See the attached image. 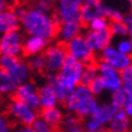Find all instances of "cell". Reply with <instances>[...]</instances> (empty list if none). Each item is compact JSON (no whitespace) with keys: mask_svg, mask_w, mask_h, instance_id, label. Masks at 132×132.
Wrapping results in <instances>:
<instances>
[{"mask_svg":"<svg viewBox=\"0 0 132 132\" xmlns=\"http://www.w3.org/2000/svg\"><path fill=\"white\" fill-rule=\"evenodd\" d=\"M105 5L104 0H85L80 10L81 23L87 26L95 18L104 17Z\"/></svg>","mask_w":132,"mask_h":132,"instance_id":"14","label":"cell"},{"mask_svg":"<svg viewBox=\"0 0 132 132\" xmlns=\"http://www.w3.org/2000/svg\"><path fill=\"white\" fill-rule=\"evenodd\" d=\"M5 112H6L5 115L13 124L21 125V126H32L39 119L38 110L29 107L28 104L16 100L15 97H11L9 100Z\"/></svg>","mask_w":132,"mask_h":132,"instance_id":"4","label":"cell"},{"mask_svg":"<svg viewBox=\"0 0 132 132\" xmlns=\"http://www.w3.org/2000/svg\"><path fill=\"white\" fill-rule=\"evenodd\" d=\"M63 107L68 114H74L81 120H86L93 116L100 107V103L88 86L80 84L67 97L63 102Z\"/></svg>","mask_w":132,"mask_h":132,"instance_id":"3","label":"cell"},{"mask_svg":"<svg viewBox=\"0 0 132 132\" xmlns=\"http://www.w3.org/2000/svg\"><path fill=\"white\" fill-rule=\"evenodd\" d=\"M130 132H132V124H131V131H130Z\"/></svg>","mask_w":132,"mask_h":132,"instance_id":"43","label":"cell"},{"mask_svg":"<svg viewBox=\"0 0 132 132\" xmlns=\"http://www.w3.org/2000/svg\"><path fill=\"white\" fill-rule=\"evenodd\" d=\"M124 110H125V113L127 114L128 118H130V119L132 120V105H128V107H126Z\"/></svg>","mask_w":132,"mask_h":132,"instance_id":"40","label":"cell"},{"mask_svg":"<svg viewBox=\"0 0 132 132\" xmlns=\"http://www.w3.org/2000/svg\"><path fill=\"white\" fill-rule=\"evenodd\" d=\"M85 0H56L55 1V17L58 23L80 22V10Z\"/></svg>","mask_w":132,"mask_h":132,"instance_id":"7","label":"cell"},{"mask_svg":"<svg viewBox=\"0 0 132 132\" xmlns=\"http://www.w3.org/2000/svg\"><path fill=\"white\" fill-rule=\"evenodd\" d=\"M118 110H119V108L113 103L112 101L104 102V103L100 104L97 112L95 113L93 116H91V118L96 119L97 121H100L101 124L108 126V124L112 121V119L114 118V115H115L116 113H118Z\"/></svg>","mask_w":132,"mask_h":132,"instance_id":"20","label":"cell"},{"mask_svg":"<svg viewBox=\"0 0 132 132\" xmlns=\"http://www.w3.org/2000/svg\"><path fill=\"white\" fill-rule=\"evenodd\" d=\"M82 26L80 22H67V23H60L58 33H57V40L62 44H68L74 38L81 35Z\"/></svg>","mask_w":132,"mask_h":132,"instance_id":"17","label":"cell"},{"mask_svg":"<svg viewBox=\"0 0 132 132\" xmlns=\"http://www.w3.org/2000/svg\"><path fill=\"white\" fill-rule=\"evenodd\" d=\"M100 61L109 64L110 67L118 69L120 72H122V70H125L126 68L132 65L131 56H126L124 53H121L115 47V45H110V46H108L105 50L101 52Z\"/></svg>","mask_w":132,"mask_h":132,"instance_id":"11","label":"cell"},{"mask_svg":"<svg viewBox=\"0 0 132 132\" xmlns=\"http://www.w3.org/2000/svg\"><path fill=\"white\" fill-rule=\"evenodd\" d=\"M110 27V21L105 17H98L91 21L90 23L86 26V29L88 30H93V32H104V30H109Z\"/></svg>","mask_w":132,"mask_h":132,"instance_id":"27","label":"cell"},{"mask_svg":"<svg viewBox=\"0 0 132 132\" xmlns=\"http://www.w3.org/2000/svg\"><path fill=\"white\" fill-rule=\"evenodd\" d=\"M60 23L55 17V13L36 10L33 5H28V7L21 18V28L27 35L39 36L48 43L57 38Z\"/></svg>","mask_w":132,"mask_h":132,"instance_id":"2","label":"cell"},{"mask_svg":"<svg viewBox=\"0 0 132 132\" xmlns=\"http://www.w3.org/2000/svg\"><path fill=\"white\" fill-rule=\"evenodd\" d=\"M125 24H126V28H127V36L132 40V12L125 15Z\"/></svg>","mask_w":132,"mask_h":132,"instance_id":"37","label":"cell"},{"mask_svg":"<svg viewBox=\"0 0 132 132\" xmlns=\"http://www.w3.org/2000/svg\"><path fill=\"white\" fill-rule=\"evenodd\" d=\"M28 64L33 73L46 72V60L44 55H38L28 58Z\"/></svg>","mask_w":132,"mask_h":132,"instance_id":"26","label":"cell"},{"mask_svg":"<svg viewBox=\"0 0 132 132\" xmlns=\"http://www.w3.org/2000/svg\"><path fill=\"white\" fill-rule=\"evenodd\" d=\"M126 1H127V3H128V1H130V0H126Z\"/></svg>","mask_w":132,"mask_h":132,"instance_id":"45","label":"cell"},{"mask_svg":"<svg viewBox=\"0 0 132 132\" xmlns=\"http://www.w3.org/2000/svg\"><path fill=\"white\" fill-rule=\"evenodd\" d=\"M110 101L119 109H125L128 105H132V93L126 88H121L110 96Z\"/></svg>","mask_w":132,"mask_h":132,"instance_id":"24","label":"cell"},{"mask_svg":"<svg viewBox=\"0 0 132 132\" xmlns=\"http://www.w3.org/2000/svg\"><path fill=\"white\" fill-rule=\"evenodd\" d=\"M115 47L126 56H131L132 53V40L126 36V38H121L118 39V41L115 43Z\"/></svg>","mask_w":132,"mask_h":132,"instance_id":"31","label":"cell"},{"mask_svg":"<svg viewBox=\"0 0 132 132\" xmlns=\"http://www.w3.org/2000/svg\"><path fill=\"white\" fill-rule=\"evenodd\" d=\"M21 28V18L13 11L12 7L5 9L0 11V32L1 34L5 33L17 32Z\"/></svg>","mask_w":132,"mask_h":132,"instance_id":"16","label":"cell"},{"mask_svg":"<svg viewBox=\"0 0 132 132\" xmlns=\"http://www.w3.org/2000/svg\"><path fill=\"white\" fill-rule=\"evenodd\" d=\"M39 101H40L41 109L55 108V107H58V103H60L56 91L46 81H44L39 86Z\"/></svg>","mask_w":132,"mask_h":132,"instance_id":"18","label":"cell"},{"mask_svg":"<svg viewBox=\"0 0 132 132\" xmlns=\"http://www.w3.org/2000/svg\"><path fill=\"white\" fill-rule=\"evenodd\" d=\"M0 70L7 73L18 85L29 81L33 73L28 64V61H24L22 57L17 58L10 56L0 57Z\"/></svg>","mask_w":132,"mask_h":132,"instance_id":"5","label":"cell"},{"mask_svg":"<svg viewBox=\"0 0 132 132\" xmlns=\"http://www.w3.org/2000/svg\"><path fill=\"white\" fill-rule=\"evenodd\" d=\"M15 125L6 115L0 116V132H12Z\"/></svg>","mask_w":132,"mask_h":132,"instance_id":"35","label":"cell"},{"mask_svg":"<svg viewBox=\"0 0 132 132\" xmlns=\"http://www.w3.org/2000/svg\"><path fill=\"white\" fill-rule=\"evenodd\" d=\"M88 88H90V91L92 92V95H93L95 97L100 96V95H102V93L105 91V87H104L103 81H102V79H101L100 76L96 78L91 84L88 85Z\"/></svg>","mask_w":132,"mask_h":132,"instance_id":"33","label":"cell"},{"mask_svg":"<svg viewBox=\"0 0 132 132\" xmlns=\"http://www.w3.org/2000/svg\"><path fill=\"white\" fill-rule=\"evenodd\" d=\"M65 47H67L69 56L78 60L81 63L88 64L95 62V53L87 45L84 34L76 36L72 41H69L68 44H65Z\"/></svg>","mask_w":132,"mask_h":132,"instance_id":"10","label":"cell"},{"mask_svg":"<svg viewBox=\"0 0 132 132\" xmlns=\"http://www.w3.org/2000/svg\"><path fill=\"white\" fill-rule=\"evenodd\" d=\"M84 126L86 132H108L105 125L101 124L100 121H97L93 118H88L84 120Z\"/></svg>","mask_w":132,"mask_h":132,"instance_id":"30","label":"cell"},{"mask_svg":"<svg viewBox=\"0 0 132 132\" xmlns=\"http://www.w3.org/2000/svg\"><path fill=\"white\" fill-rule=\"evenodd\" d=\"M109 30L112 33L113 38H126L127 36V28H126V24L125 22H110V27H109Z\"/></svg>","mask_w":132,"mask_h":132,"instance_id":"29","label":"cell"},{"mask_svg":"<svg viewBox=\"0 0 132 132\" xmlns=\"http://www.w3.org/2000/svg\"><path fill=\"white\" fill-rule=\"evenodd\" d=\"M32 130H33V132H58V130L52 127L51 125H48L47 122H45L41 118H39L32 125Z\"/></svg>","mask_w":132,"mask_h":132,"instance_id":"32","label":"cell"},{"mask_svg":"<svg viewBox=\"0 0 132 132\" xmlns=\"http://www.w3.org/2000/svg\"><path fill=\"white\" fill-rule=\"evenodd\" d=\"M58 132H86L84 122L74 114H65Z\"/></svg>","mask_w":132,"mask_h":132,"instance_id":"22","label":"cell"},{"mask_svg":"<svg viewBox=\"0 0 132 132\" xmlns=\"http://www.w3.org/2000/svg\"><path fill=\"white\" fill-rule=\"evenodd\" d=\"M23 1H32V3H36V1H51V3H55L56 0H23Z\"/></svg>","mask_w":132,"mask_h":132,"instance_id":"41","label":"cell"},{"mask_svg":"<svg viewBox=\"0 0 132 132\" xmlns=\"http://www.w3.org/2000/svg\"><path fill=\"white\" fill-rule=\"evenodd\" d=\"M13 97L16 100L28 104L35 110H41L40 101H39V86H36L33 81H27L17 87Z\"/></svg>","mask_w":132,"mask_h":132,"instance_id":"12","label":"cell"},{"mask_svg":"<svg viewBox=\"0 0 132 132\" xmlns=\"http://www.w3.org/2000/svg\"><path fill=\"white\" fill-rule=\"evenodd\" d=\"M97 65H98V76L103 81L105 91L113 95L122 88L124 84H122V76L120 70L113 68L102 61H98Z\"/></svg>","mask_w":132,"mask_h":132,"instance_id":"9","label":"cell"},{"mask_svg":"<svg viewBox=\"0 0 132 132\" xmlns=\"http://www.w3.org/2000/svg\"><path fill=\"white\" fill-rule=\"evenodd\" d=\"M47 40H45L43 38L39 36H32L27 35L24 36V43H23V56L30 57L38 56V55H44L46 48L48 46Z\"/></svg>","mask_w":132,"mask_h":132,"instance_id":"15","label":"cell"},{"mask_svg":"<svg viewBox=\"0 0 132 132\" xmlns=\"http://www.w3.org/2000/svg\"><path fill=\"white\" fill-rule=\"evenodd\" d=\"M131 60H132V53H131Z\"/></svg>","mask_w":132,"mask_h":132,"instance_id":"44","label":"cell"},{"mask_svg":"<svg viewBox=\"0 0 132 132\" xmlns=\"http://www.w3.org/2000/svg\"><path fill=\"white\" fill-rule=\"evenodd\" d=\"M128 4H130V6H131V9H132V0H130V1H128Z\"/></svg>","mask_w":132,"mask_h":132,"instance_id":"42","label":"cell"},{"mask_svg":"<svg viewBox=\"0 0 132 132\" xmlns=\"http://www.w3.org/2000/svg\"><path fill=\"white\" fill-rule=\"evenodd\" d=\"M104 17L108 18L110 22H122L125 20V15L122 11L119 9H115L110 6V5H105V10H104Z\"/></svg>","mask_w":132,"mask_h":132,"instance_id":"28","label":"cell"},{"mask_svg":"<svg viewBox=\"0 0 132 132\" xmlns=\"http://www.w3.org/2000/svg\"><path fill=\"white\" fill-rule=\"evenodd\" d=\"M132 120L127 116L124 109H119L112 121L108 124V132H130Z\"/></svg>","mask_w":132,"mask_h":132,"instance_id":"19","label":"cell"},{"mask_svg":"<svg viewBox=\"0 0 132 132\" xmlns=\"http://www.w3.org/2000/svg\"><path fill=\"white\" fill-rule=\"evenodd\" d=\"M32 5L39 11L46 12V13H55V3H51V1H36V3H33Z\"/></svg>","mask_w":132,"mask_h":132,"instance_id":"34","label":"cell"},{"mask_svg":"<svg viewBox=\"0 0 132 132\" xmlns=\"http://www.w3.org/2000/svg\"><path fill=\"white\" fill-rule=\"evenodd\" d=\"M84 36L87 45L92 50L95 55H100L101 52L112 45L113 35L110 30H104V32H93L86 29L84 33Z\"/></svg>","mask_w":132,"mask_h":132,"instance_id":"13","label":"cell"},{"mask_svg":"<svg viewBox=\"0 0 132 132\" xmlns=\"http://www.w3.org/2000/svg\"><path fill=\"white\" fill-rule=\"evenodd\" d=\"M12 132H33L32 126H21V125H15V128Z\"/></svg>","mask_w":132,"mask_h":132,"instance_id":"38","label":"cell"},{"mask_svg":"<svg viewBox=\"0 0 132 132\" xmlns=\"http://www.w3.org/2000/svg\"><path fill=\"white\" fill-rule=\"evenodd\" d=\"M18 86L20 85L17 84L7 73L0 70V93L3 96L13 97V95H15V92H16Z\"/></svg>","mask_w":132,"mask_h":132,"instance_id":"23","label":"cell"},{"mask_svg":"<svg viewBox=\"0 0 132 132\" xmlns=\"http://www.w3.org/2000/svg\"><path fill=\"white\" fill-rule=\"evenodd\" d=\"M121 76H122V86H130L132 85V65L126 68L125 70L121 72Z\"/></svg>","mask_w":132,"mask_h":132,"instance_id":"36","label":"cell"},{"mask_svg":"<svg viewBox=\"0 0 132 132\" xmlns=\"http://www.w3.org/2000/svg\"><path fill=\"white\" fill-rule=\"evenodd\" d=\"M96 78H98V65H97V63L92 62V63L85 64L82 78H81V84L88 86Z\"/></svg>","mask_w":132,"mask_h":132,"instance_id":"25","label":"cell"},{"mask_svg":"<svg viewBox=\"0 0 132 132\" xmlns=\"http://www.w3.org/2000/svg\"><path fill=\"white\" fill-rule=\"evenodd\" d=\"M5 9H9V0H0V10L3 11Z\"/></svg>","mask_w":132,"mask_h":132,"instance_id":"39","label":"cell"},{"mask_svg":"<svg viewBox=\"0 0 132 132\" xmlns=\"http://www.w3.org/2000/svg\"><path fill=\"white\" fill-rule=\"evenodd\" d=\"M63 110L58 107L55 108H48V109H41L39 113V118H41L45 122H47L48 125H51L52 127H55L56 130L61 127L62 121L64 119Z\"/></svg>","mask_w":132,"mask_h":132,"instance_id":"21","label":"cell"},{"mask_svg":"<svg viewBox=\"0 0 132 132\" xmlns=\"http://www.w3.org/2000/svg\"><path fill=\"white\" fill-rule=\"evenodd\" d=\"M46 60V74H57L68 58L65 44L60 41H51L44 52Z\"/></svg>","mask_w":132,"mask_h":132,"instance_id":"6","label":"cell"},{"mask_svg":"<svg viewBox=\"0 0 132 132\" xmlns=\"http://www.w3.org/2000/svg\"><path fill=\"white\" fill-rule=\"evenodd\" d=\"M23 43L24 36L20 30L1 34V38H0V53H1V56L21 58L23 56Z\"/></svg>","mask_w":132,"mask_h":132,"instance_id":"8","label":"cell"},{"mask_svg":"<svg viewBox=\"0 0 132 132\" xmlns=\"http://www.w3.org/2000/svg\"><path fill=\"white\" fill-rule=\"evenodd\" d=\"M84 68V63L68 55L64 65L57 74H46L45 81L48 82L56 91L60 103H63L67 100V97L73 92V90L81 84Z\"/></svg>","mask_w":132,"mask_h":132,"instance_id":"1","label":"cell"}]
</instances>
